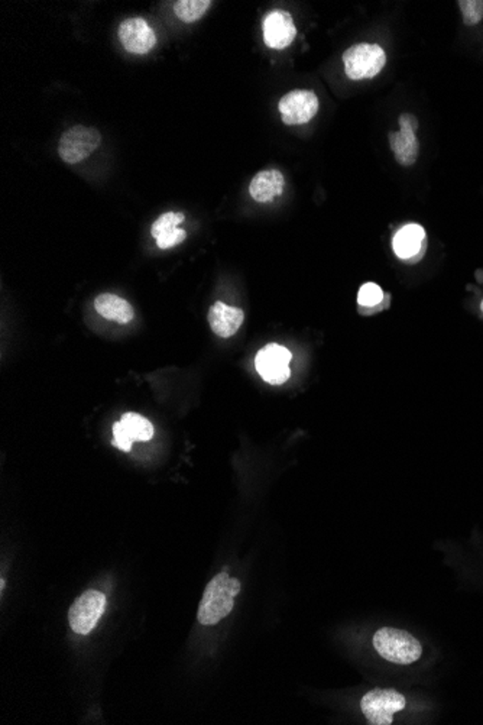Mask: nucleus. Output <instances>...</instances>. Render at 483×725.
Masks as SVG:
<instances>
[{
	"label": "nucleus",
	"instance_id": "f03ea898",
	"mask_svg": "<svg viewBox=\"0 0 483 725\" xmlns=\"http://www.w3.org/2000/svg\"><path fill=\"white\" fill-rule=\"evenodd\" d=\"M373 647L380 658L395 665H411L423 654L421 643L407 631L384 627L373 635Z\"/></svg>",
	"mask_w": 483,
	"mask_h": 725
},
{
	"label": "nucleus",
	"instance_id": "9b49d317",
	"mask_svg": "<svg viewBox=\"0 0 483 725\" xmlns=\"http://www.w3.org/2000/svg\"><path fill=\"white\" fill-rule=\"evenodd\" d=\"M262 34L266 47L272 50H284L293 44L297 35V28L294 24L293 16L287 11L275 9L264 18Z\"/></svg>",
	"mask_w": 483,
	"mask_h": 725
},
{
	"label": "nucleus",
	"instance_id": "f8f14e48",
	"mask_svg": "<svg viewBox=\"0 0 483 725\" xmlns=\"http://www.w3.org/2000/svg\"><path fill=\"white\" fill-rule=\"evenodd\" d=\"M209 323H211V330H213L218 337L227 339L238 333L241 329L242 323L245 320V313L243 310L238 307H232V305H225L222 302H216L209 310Z\"/></svg>",
	"mask_w": 483,
	"mask_h": 725
},
{
	"label": "nucleus",
	"instance_id": "f257e3e1",
	"mask_svg": "<svg viewBox=\"0 0 483 725\" xmlns=\"http://www.w3.org/2000/svg\"><path fill=\"white\" fill-rule=\"evenodd\" d=\"M241 592V581L226 572L216 575L203 594L198 608V621L203 626H214L234 610V597Z\"/></svg>",
	"mask_w": 483,
	"mask_h": 725
},
{
	"label": "nucleus",
	"instance_id": "7ed1b4c3",
	"mask_svg": "<svg viewBox=\"0 0 483 725\" xmlns=\"http://www.w3.org/2000/svg\"><path fill=\"white\" fill-rule=\"evenodd\" d=\"M346 76L350 80L373 79L387 64L385 51L378 44L352 45L343 54Z\"/></svg>",
	"mask_w": 483,
	"mask_h": 725
},
{
	"label": "nucleus",
	"instance_id": "39448f33",
	"mask_svg": "<svg viewBox=\"0 0 483 725\" xmlns=\"http://www.w3.org/2000/svg\"><path fill=\"white\" fill-rule=\"evenodd\" d=\"M102 135L95 127L77 125L64 132L58 143V155L64 163L79 164L100 147Z\"/></svg>",
	"mask_w": 483,
	"mask_h": 725
},
{
	"label": "nucleus",
	"instance_id": "6e6552de",
	"mask_svg": "<svg viewBox=\"0 0 483 725\" xmlns=\"http://www.w3.org/2000/svg\"><path fill=\"white\" fill-rule=\"evenodd\" d=\"M400 131L389 132V147L395 155L396 163L411 166L417 163L420 152V143L416 134L418 120L414 115L404 113L400 116Z\"/></svg>",
	"mask_w": 483,
	"mask_h": 725
},
{
	"label": "nucleus",
	"instance_id": "a211bd4d",
	"mask_svg": "<svg viewBox=\"0 0 483 725\" xmlns=\"http://www.w3.org/2000/svg\"><path fill=\"white\" fill-rule=\"evenodd\" d=\"M186 220V216L180 213V212H166L163 216H159L154 223H152L151 235L152 238L157 239L166 232L177 229L179 225Z\"/></svg>",
	"mask_w": 483,
	"mask_h": 725
},
{
	"label": "nucleus",
	"instance_id": "dca6fc26",
	"mask_svg": "<svg viewBox=\"0 0 483 725\" xmlns=\"http://www.w3.org/2000/svg\"><path fill=\"white\" fill-rule=\"evenodd\" d=\"M123 428H126L127 435L134 442H148L154 436V426L151 421L136 414V413H126L122 416Z\"/></svg>",
	"mask_w": 483,
	"mask_h": 725
},
{
	"label": "nucleus",
	"instance_id": "ddd939ff",
	"mask_svg": "<svg viewBox=\"0 0 483 725\" xmlns=\"http://www.w3.org/2000/svg\"><path fill=\"white\" fill-rule=\"evenodd\" d=\"M286 179L281 171L271 168L255 175L249 184V195L257 203H270L284 193Z\"/></svg>",
	"mask_w": 483,
	"mask_h": 725
},
{
	"label": "nucleus",
	"instance_id": "f3484780",
	"mask_svg": "<svg viewBox=\"0 0 483 725\" xmlns=\"http://www.w3.org/2000/svg\"><path fill=\"white\" fill-rule=\"evenodd\" d=\"M211 6V0H180L174 4V13L184 24H195Z\"/></svg>",
	"mask_w": 483,
	"mask_h": 725
},
{
	"label": "nucleus",
	"instance_id": "423d86ee",
	"mask_svg": "<svg viewBox=\"0 0 483 725\" xmlns=\"http://www.w3.org/2000/svg\"><path fill=\"white\" fill-rule=\"evenodd\" d=\"M106 605V597L99 590H86L74 601L68 621L77 635H88L99 622Z\"/></svg>",
	"mask_w": 483,
	"mask_h": 725
},
{
	"label": "nucleus",
	"instance_id": "0eeeda50",
	"mask_svg": "<svg viewBox=\"0 0 483 725\" xmlns=\"http://www.w3.org/2000/svg\"><path fill=\"white\" fill-rule=\"evenodd\" d=\"M291 358L293 355L288 349L277 343H270L257 352L255 368L262 380L266 381L268 384L281 385L291 375L288 366Z\"/></svg>",
	"mask_w": 483,
	"mask_h": 725
},
{
	"label": "nucleus",
	"instance_id": "20e7f679",
	"mask_svg": "<svg viewBox=\"0 0 483 725\" xmlns=\"http://www.w3.org/2000/svg\"><path fill=\"white\" fill-rule=\"evenodd\" d=\"M407 706V699L398 690L375 688L369 690L361 699V710L369 724L391 725L394 713L402 711Z\"/></svg>",
	"mask_w": 483,
	"mask_h": 725
},
{
	"label": "nucleus",
	"instance_id": "9d476101",
	"mask_svg": "<svg viewBox=\"0 0 483 725\" xmlns=\"http://www.w3.org/2000/svg\"><path fill=\"white\" fill-rule=\"evenodd\" d=\"M118 35H119L122 47L127 52L136 54V56L148 54L157 45V35H155L154 29L150 27L147 20L139 16L123 20Z\"/></svg>",
	"mask_w": 483,
	"mask_h": 725
},
{
	"label": "nucleus",
	"instance_id": "5701e85b",
	"mask_svg": "<svg viewBox=\"0 0 483 725\" xmlns=\"http://www.w3.org/2000/svg\"><path fill=\"white\" fill-rule=\"evenodd\" d=\"M480 310H482V313H483V300H482V302H480Z\"/></svg>",
	"mask_w": 483,
	"mask_h": 725
},
{
	"label": "nucleus",
	"instance_id": "aec40b11",
	"mask_svg": "<svg viewBox=\"0 0 483 725\" xmlns=\"http://www.w3.org/2000/svg\"><path fill=\"white\" fill-rule=\"evenodd\" d=\"M384 298V291L375 282H366L359 289L357 294V303L364 307H373V305H380Z\"/></svg>",
	"mask_w": 483,
	"mask_h": 725
},
{
	"label": "nucleus",
	"instance_id": "412c9836",
	"mask_svg": "<svg viewBox=\"0 0 483 725\" xmlns=\"http://www.w3.org/2000/svg\"><path fill=\"white\" fill-rule=\"evenodd\" d=\"M186 230L177 228V229L161 235L155 241H157V246H158L159 250H170V248H174V246L182 243V242L186 241Z\"/></svg>",
	"mask_w": 483,
	"mask_h": 725
},
{
	"label": "nucleus",
	"instance_id": "4be33fe9",
	"mask_svg": "<svg viewBox=\"0 0 483 725\" xmlns=\"http://www.w3.org/2000/svg\"><path fill=\"white\" fill-rule=\"evenodd\" d=\"M134 440L127 435L126 428H123L122 421L113 424V446L120 449L123 452H129L132 449Z\"/></svg>",
	"mask_w": 483,
	"mask_h": 725
},
{
	"label": "nucleus",
	"instance_id": "2eb2a0df",
	"mask_svg": "<svg viewBox=\"0 0 483 725\" xmlns=\"http://www.w3.org/2000/svg\"><path fill=\"white\" fill-rule=\"evenodd\" d=\"M424 241H426V230L423 229V227L417 223H408L394 238V252L401 259H410L420 252Z\"/></svg>",
	"mask_w": 483,
	"mask_h": 725
},
{
	"label": "nucleus",
	"instance_id": "4468645a",
	"mask_svg": "<svg viewBox=\"0 0 483 725\" xmlns=\"http://www.w3.org/2000/svg\"><path fill=\"white\" fill-rule=\"evenodd\" d=\"M95 309L106 320L116 321L119 325H126L135 318V312L125 298L116 294L104 293L97 296L95 300Z\"/></svg>",
	"mask_w": 483,
	"mask_h": 725
},
{
	"label": "nucleus",
	"instance_id": "1a4fd4ad",
	"mask_svg": "<svg viewBox=\"0 0 483 725\" xmlns=\"http://www.w3.org/2000/svg\"><path fill=\"white\" fill-rule=\"evenodd\" d=\"M320 102L313 90H293L282 96L278 109L281 112L282 122L289 127L304 125L318 115Z\"/></svg>",
	"mask_w": 483,
	"mask_h": 725
},
{
	"label": "nucleus",
	"instance_id": "6ab92c4d",
	"mask_svg": "<svg viewBox=\"0 0 483 725\" xmlns=\"http://www.w3.org/2000/svg\"><path fill=\"white\" fill-rule=\"evenodd\" d=\"M460 12L464 15V22L469 27L479 24L483 19L482 0H464L459 2Z\"/></svg>",
	"mask_w": 483,
	"mask_h": 725
}]
</instances>
